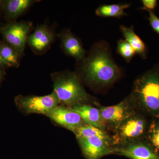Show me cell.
I'll list each match as a JSON object with an SVG mask.
<instances>
[{"instance_id": "obj_1", "label": "cell", "mask_w": 159, "mask_h": 159, "mask_svg": "<svg viewBox=\"0 0 159 159\" xmlns=\"http://www.w3.org/2000/svg\"><path fill=\"white\" fill-rule=\"evenodd\" d=\"M79 70L87 81L94 85H103L114 82L121 73L105 43L93 46L87 56L80 61Z\"/></svg>"}, {"instance_id": "obj_2", "label": "cell", "mask_w": 159, "mask_h": 159, "mask_svg": "<svg viewBox=\"0 0 159 159\" xmlns=\"http://www.w3.org/2000/svg\"><path fill=\"white\" fill-rule=\"evenodd\" d=\"M54 93L60 102L74 106L88 100V95L77 76L70 72H55L51 74Z\"/></svg>"}, {"instance_id": "obj_3", "label": "cell", "mask_w": 159, "mask_h": 159, "mask_svg": "<svg viewBox=\"0 0 159 159\" xmlns=\"http://www.w3.org/2000/svg\"><path fill=\"white\" fill-rule=\"evenodd\" d=\"M136 93L147 108L152 111L159 109V77L150 73L138 80Z\"/></svg>"}, {"instance_id": "obj_4", "label": "cell", "mask_w": 159, "mask_h": 159, "mask_svg": "<svg viewBox=\"0 0 159 159\" xmlns=\"http://www.w3.org/2000/svg\"><path fill=\"white\" fill-rule=\"evenodd\" d=\"M15 102L19 108L27 114L37 113L47 115L60 103L56 94L53 92L44 96H17Z\"/></svg>"}, {"instance_id": "obj_5", "label": "cell", "mask_w": 159, "mask_h": 159, "mask_svg": "<svg viewBox=\"0 0 159 159\" xmlns=\"http://www.w3.org/2000/svg\"><path fill=\"white\" fill-rule=\"evenodd\" d=\"M32 27L31 22L21 21L10 23L2 29V34L6 41L20 56L25 51Z\"/></svg>"}, {"instance_id": "obj_6", "label": "cell", "mask_w": 159, "mask_h": 159, "mask_svg": "<svg viewBox=\"0 0 159 159\" xmlns=\"http://www.w3.org/2000/svg\"><path fill=\"white\" fill-rule=\"evenodd\" d=\"M46 116L59 125L74 131L83 125V121L79 114L71 109L57 106L53 109Z\"/></svg>"}, {"instance_id": "obj_7", "label": "cell", "mask_w": 159, "mask_h": 159, "mask_svg": "<svg viewBox=\"0 0 159 159\" xmlns=\"http://www.w3.org/2000/svg\"><path fill=\"white\" fill-rule=\"evenodd\" d=\"M54 38V33L48 26L41 25L29 34L27 43L34 53H42L49 48Z\"/></svg>"}, {"instance_id": "obj_8", "label": "cell", "mask_w": 159, "mask_h": 159, "mask_svg": "<svg viewBox=\"0 0 159 159\" xmlns=\"http://www.w3.org/2000/svg\"><path fill=\"white\" fill-rule=\"evenodd\" d=\"M78 139L86 159H98L110 152L108 148V140L97 137Z\"/></svg>"}, {"instance_id": "obj_9", "label": "cell", "mask_w": 159, "mask_h": 159, "mask_svg": "<svg viewBox=\"0 0 159 159\" xmlns=\"http://www.w3.org/2000/svg\"><path fill=\"white\" fill-rule=\"evenodd\" d=\"M61 47L67 55L80 61L85 56V51L80 41L70 30L63 32L60 35Z\"/></svg>"}, {"instance_id": "obj_10", "label": "cell", "mask_w": 159, "mask_h": 159, "mask_svg": "<svg viewBox=\"0 0 159 159\" xmlns=\"http://www.w3.org/2000/svg\"><path fill=\"white\" fill-rule=\"evenodd\" d=\"M131 159H159L158 155L151 149L142 144L129 145L125 148H117L113 151Z\"/></svg>"}, {"instance_id": "obj_11", "label": "cell", "mask_w": 159, "mask_h": 159, "mask_svg": "<svg viewBox=\"0 0 159 159\" xmlns=\"http://www.w3.org/2000/svg\"><path fill=\"white\" fill-rule=\"evenodd\" d=\"M71 109L79 114L84 122L97 128H102L103 119L100 111L90 106L79 104L72 107Z\"/></svg>"}, {"instance_id": "obj_12", "label": "cell", "mask_w": 159, "mask_h": 159, "mask_svg": "<svg viewBox=\"0 0 159 159\" xmlns=\"http://www.w3.org/2000/svg\"><path fill=\"white\" fill-rule=\"evenodd\" d=\"M100 112L103 120L113 123L122 122L128 117L127 105L124 102L102 107Z\"/></svg>"}, {"instance_id": "obj_13", "label": "cell", "mask_w": 159, "mask_h": 159, "mask_svg": "<svg viewBox=\"0 0 159 159\" xmlns=\"http://www.w3.org/2000/svg\"><path fill=\"white\" fill-rule=\"evenodd\" d=\"M145 122L142 119L134 118L126 120L120 128V134L122 138L130 139L136 138L143 134Z\"/></svg>"}, {"instance_id": "obj_14", "label": "cell", "mask_w": 159, "mask_h": 159, "mask_svg": "<svg viewBox=\"0 0 159 159\" xmlns=\"http://www.w3.org/2000/svg\"><path fill=\"white\" fill-rule=\"evenodd\" d=\"M121 31L125 39L132 46L136 53L143 57L145 55L146 47L143 41L134 31L133 27L130 28L124 25L120 26Z\"/></svg>"}, {"instance_id": "obj_15", "label": "cell", "mask_w": 159, "mask_h": 159, "mask_svg": "<svg viewBox=\"0 0 159 159\" xmlns=\"http://www.w3.org/2000/svg\"><path fill=\"white\" fill-rule=\"evenodd\" d=\"M34 2L32 0H9L5 2V10L9 17H17L27 11Z\"/></svg>"}, {"instance_id": "obj_16", "label": "cell", "mask_w": 159, "mask_h": 159, "mask_svg": "<svg viewBox=\"0 0 159 159\" xmlns=\"http://www.w3.org/2000/svg\"><path fill=\"white\" fill-rule=\"evenodd\" d=\"M130 6L128 4L102 5L96 10V14L102 17L120 18L125 15L124 10Z\"/></svg>"}, {"instance_id": "obj_17", "label": "cell", "mask_w": 159, "mask_h": 159, "mask_svg": "<svg viewBox=\"0 0 159 159\" xmlns=\"http://www.w3.org/2000/svg\"><path fill=\"white\" fill-rule=\"evenodd\" d=\"M0 54L9 66L17 67L20 66L21 56L17 51L9 44H0Z\"/></svg>"}, {"instance_id": "obj_18", "label": "cell", "mask_w": 159, "mask_h": 159, "mask_svg": "<svg viewBox=\"0 0 159 159\" xmlns=\"http://www.w3.org/2000/svg\"><path fill=\"white\" fill-rule=\"evenodd\" d=\"M77 139L97 137L108 140V136L105 132L91 125H82L74 132Z\"/></svg>"}, {"instance_id": "obj_19", "label": "cell", "mask_w": 159, "mask_h": 159, "mask_svg": "<svg viewBox=\"0 0 159 159\" xmlns=\"http://www.w3.org/2000/svg\"><path fill=\"white\" fill-rule=\"evenodd\" d=\"M117 51L127 62L130 61L136 54L133 48L125 39H120L118 42Z\"/></svg>"}, {"instance_id": "obj_20", "label": "cell", "mask_w": 159, "mask_h": 159, "mask_svg": "<svg viewBox=\"0 0 159 159\" xmlns=\"http://www.w3.org/2000/svg\"><path fill=\"white\" fill-rule=\"evenodd\" d=\"M149 12V19L151 26L152 29L159 34V18L152 11L148 10Z\"/></svg>"}, {"instance_id": "obj_21", "label": "cell", "mask_w": 159, "mask_h": 159, "mask_svg": "<svg viewBox=\"0 0 159 159\" xmlns=\"http://www.w3.org/2000/svg\"><path fill=\"white\" fill-rule=\"evenodd\" d=\"M151 140L153 145L159 148V127L154 129L151 136Z\"/></svg>"}, {"instance_id": "obj_22", "label": "cell", "mask_w": 159, "mask_h": 159, "mask_svg": "<svg viewBox=\"0 0 159 159\" xmlns=\"http://www.w3.org/2000/svg\"><path fill=\"white\" fill-rule=\"evenodd\" d=\"M142 3L144 6V9L149 11L154 9L157 5L156 0H143Z\"/></svg>"}, {"instance_id": "obj_23", "label": "cell", "mask_w": 159, "mask_h": 159, "mask_svg": "<svg viewBox=\"0 0 159 159\" xmlns=\"http://www.w3.org/2000/svg\"><path fill=\"white\" fill-rule=\"evenodd\" d=\"M9 66V65L3 59L2 57L1 56V54H0V66Z\"/></svg>"}, {"instance_id": "obj_24", "label": "cell", "mask_w": 159, "mask_h": 159, "mask_svg": "<svg viewBox=\"0 0 159 159\" xmlns=\"http://www.w3.org/2000/svg\"><path fill=\"white\" fill-rule=\"evenodd\" d=\"M1 67L0 66V80L2 79V69H1Z\"/></svg>"}]
</instances>
